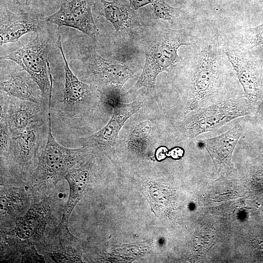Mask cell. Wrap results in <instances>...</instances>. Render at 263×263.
I'll use <instances>...</instances> for the list:
<instances>
[{
	"label": "cell",
	"mask_w": 263,
	"mask_h": 263,
	"mask_svg": "<svg viewBox=\"0 0 263 263\" xmlns=\"http://www.w3.org/2000/svg\"><path fill=\"white\" fill-rule=\"evenodd\" d=\"M97 8L99 15L112 23L116 33L127 34L140 28V23L129 4L98 0Z\"/></svg>",
	"instance_id": "9a60e30c"
},
{
	"label": "cell",
	"mask_w": 263,
	"mask_h": 263,
	"mask_svg": "<svg viewBox=\"0 0 263 263\" xmlns=\"http://www.w3.org/2000/svg\"><path fill=\"white\" fill-rule=\"evenodd\" d=\"M44 121L35 123L16 137H11L8 157L23 175L30 169L38 150Z\"/></svg>",
	"instance_id": "8fae6325"
},
{
	"label": "cell",
	"mask_w": 263,
	"mask_h": 263,
	"mask_svg": "<svg viewBox=\"0 0 263 263\" xmlns=\"http://www.w3.org/2000/svg\"><path fill=\"white\" fill-rule=\"evenodd\" d=\"M30 1V0H13L14 3L20 7L27 6Z\"/></svg>",
	"instance_id": "4316f807"
},
{
	"label": "cell",
	"mask_w": 263,
	"mask_h": 263,
	"mask_svg": "<svg viewBox=\"0 0 263 263\" xmlns=\"http://www.w3.org/2000/svg\"><path fill=\"white\" fill-rule=\"evenodd\" d=\"M224 53L235 71L242 85L244 96L255 104L261 95V76L256 58L249 51L240 46L225 42L222 46Z\"/></svg>",
	"instance_id": "9c48e42d"
},
{
	"label": "cell",
	"mask_w": 263,
	"mask_h": 263,
	"mask_svg": "<svg viewBox=\"0 0 263 263\" xmlns=\"http://www.w3.org/2000/svg\"><path fill=\"white\" fill-rule=\"evenodd\" d=\"M22 263H44V257L39 255L34 248L31 246L24 248L21 251Z\"/></svg>",
	"instance_id": "603a6c76"
},
{
	"label": "cell",
	"mask_w": 263,
	"mask_h": 263,
	"mask_svg": "<svg viewBox=\"0 0 263 263\" xmlns=\"http://www.w3.org/2000/svg\"><path fill=\"white\" fill-rule=\"evenodd\" d=\"M53 197L45 198L34 203L25 214L16 219L13 229L6 233L8 237L1 234L8 244L19 251L43 242L45 227L52 212Z\"/></svg>",
	"instance_id": "8992f818"
},
{
	"label": "cell",
	"mask_w": 263,
	"mask_h": 263,
	"mask_svg": "<svg viewBox=\"0 0 263 263\" xmlns=\"http://www.w3.org/2000/svg\"><path fill=\"white\" fill-rule=\"evenodd\" d=\"M152 5L155 16L159 19L170 21L178 14V9L171 6L165 0H155Z\"/></svg>",
	"instance_id": "7402d4cb"
},
{
	"label": "cell",
	"mask_w": 263,
	"mask_h": 263,
	"mask_svg": "<svg viewBox=\"0 0 263 263\" xmlns=\"http://www.w3.org/2000/svg\"><path fill=\"white\" fill-rule=\"evenodd\" d=\"M36 33V37L31 41L10 54L1 56L0 59L10 60L16 63L37 83L44 98H49L53 84L48 59L51 46L40 30Z\"/></svg>",
	"instance_id": "5b68a950"
},
{
	"label": "cell",
	"mask_w": 263,
	"mask_h": 263,
	"mask_svg": "<svg viewBox=\"0 0 263 263\" xmlns=\"http://www.w3.org/2000/svg\"><path fill=\"white\" fill-rule=\"evenodd\" d=\"M141 39L145 53V64L140 77L130 91L144 87L157 100L155 83L158 75L174 66L178 60V49L190 43L184 31L160 26L145 29L142 32Z\"/></svg>",
	"instance_id": "7a4b0ae2"
},
{
	"label": "cell",
	"mask_w": 263,
	"mask_h": 263,
	"mask_svg": "<svg viewBox=\"0 0 263 263\" xmlns=\"http://www.w3.org/2000/svg\"><path fill=\"white\" fill-rule=\"evenodd\" d=\"M258 115H261V116L263 115V98L261 103V104L260 105L259 107V109L258 110Z\"/></svg>",
	"instance_id": "83f0119b"
},
{
	"label": "cell",
	"mask_w": 263,
	"mask_h": 263,
	"mask_svg": "<svg viewBox=\"0 0 263 263\" xmlns=\"http://www.w3.org/2000/svg\"><path fill=\"white\" fill-rule=\"evenodd\" d=\"M154 131V124L146 120L136 125L129 134L127 141L128 147L135 150L146 149Z\"/></svg>",
	"instance_id": "ffe728a7"
},
{
	"label": "cell",
	"mask_w": 263,
	"mask_h": 263,
	"mask_svg": "<svg viewBox=\"0 0 263 263\" xmlns=\"http://www.w3.org/2000/svg\"><path fill=\"white\" fill-rule=\"evenodd\" d=\"M243 132L238 123L224 133L202 141L218 169L231 167L232 152Z\"/></svg>",
	"instance_id": "5bb4252c"
},
{
	"label": "cell",
	"mask_w": 263,
	"mask_h": 263,
	"mask_svg": "<svg viewBox=\"0 0 263 263\" xmlns=\"http://www.w3.org/2000/svg\"><path fill=\"white\" fill-rule=\"evenodd\" d=\"M43 21L37 16L16 14L5 9L1 14L0 45L18 41L24 35L39 30Z\"/></svg>",
	"instance_id": "4fadbf2b"
},
{
	"label": "cell",
	"mask_w": 263,
	"mask_h": 263,
	"mask_svg": "<svg viewBox=\"0 0 263 263\" xmlns=\"http://www.w3.org/2000/svg\"><path fill=\"white\" fill-rule=\"evenodd\" d=\"M168 150L165 147H160L155 152V155L157 160L160 161L165 159L167 156Z\"/></svg>",
	"instance_id": "484cf974"
},
{
	"label": "cell",
	"mask_w": 263,
	"mask_h": 263,
	"mask_svg": "<svg viewBox=\"0 0 263 263\" xmlns=\"http://www.w3.org/2000/svg\"><path fill=\"white\" fill-rule=\"evenodd\" d=\"M251 110V104L244 96L226 98L188 113L177 123L176 132L183 139H192L248 115Z\"/></svg>",
	"instance_id": "277c9868"
},
{
	"label": "cell",
	"mask_w": 263,
	"mask_h": 263,
	"mask_svg": "<svg viewBox=\"0 0 263 263\" xmlns=\"http://www.w3.org/2000/svg\"><path fill=\"white\" fill-rule=\"evenodd\" d=\"M92 0H64L59 9L45 19L58 28L67 26L78 30L92 39H97L99 29L92 12Z\"/></svg>",
	"instance_id": "30bf717a"
},
{
	"label": "cell",
	"mask_w": 263,
	"mask_h": 263,
	"mask_svg": "<svg viewBox=\"0 0 263 263\" xmlns=\"http://www.w3.org/2000/svg\"><path fill=\"white\" fill-rule=\"evenodd\" d=\"M90 177L89 164L88 162L78 169L70 170L64 178L68 182L70 193L65 205L62 219L58 225L61 229H68L69 219L74 208L83 196Z\"/></svg>",
	"instance_id": "ac0fdd59"
},
{
	"label": "cell",
	"mask_w": 263,
	"mask_h": 263,
	"mask_svg": "<svg viewBox=\"0 0 263 263\" xmlns=\"http://www.w3.org/2000/svg\"><path fill=\"white\" fill-rule=\"evenodd\" d=\"M15 99L8 101V123L12 137L17 136L32 124L44 121L41 104Z\"/></svg>",
	"instance_id": "2e32d148"
},
{
	"label": "cell",
	"mask_w": 263,
	"mask_h": 263,
	"mask_svg": "<svg viewBox=\"0 0 263 263\" xmlns=\"http://www.w3.org/2000/svg\"><path fill=\"white\" fill-rule=\"evenodd\" d=\"M144 100L137 98L130 103H124L123 100L113 102L110 107L113 113L107 124L94 134L80 139L83 147L96 148L107 155L115 151L116 139L121 129L126 121L142 106Z\"/></svg>",
	"instance_id": "ba28073f"
},
{
	"label": "cell",
	"mask_w": 263,
	"mask_h": 263,
	"mask_svg": "<svg viewBox=\"0 0 263 263\" xmlns=\"http://www.w3.org/2000/svg\"><path fill=\"white\" fill-rule=\"evenodd\" d=\"M223 53L217 31L201 39L193 58L185 115L222 100L218 96L222 94L225 84Z\"/></svg>",
	"instance_id": "6da1fadb"
},
{
	"label": "cell",
	"mask_w": 263,
	"mask_h": 263,
	"mask_svg": "<svg viewBox=\"0 0 263 263\" xmlns=\"http://www.w3.org/2000/svg\"><path fill=\"white\" fill-rule=\"evenodd\" d=\"M184 150L180 147H175L169 152L168 156H171L172 158L178 159L181 158L184 155Z\"/></svg>",
	"instance_id": "d4e9b609"
},
{
	"label": "cell",
	"mask_w": 263,
	"mask_h": 263,
	"mask_svg": "<svg viewBox=\"0 0 263 263\" xmlns=\"http://www.w3.org/2000/svg\"><path fill=\"white\" fill-rule=\"evenodd\" d=\"M51 105L49 102L47 141L38 157L37 167L29 178V188L34 198L45 197L83 159L90 148L69 149L56 140L52 133Z\"/></svg>",
	"instance_id": "3957f363"
},
{
	"label": "cell",
	"mask_w": 263,
	"mask_h": 263,
	"mask_svg": "<svg viewBox=\"0 0 263 263\" xmlns=\"http://www.w3.org/2000/svg\"><path fill=\"white\" fill-rule=\"evenodd\" d=\"M155 0H129V5L133 10H136L141 7L150 3H152Z\"/></svg>",
	"instance_id": "cb8c5ba5"
},
{
	"label": "cell",
	"mask_w": 263,
	"mask_h": 263,
	"mask_svg": "<svg viewBox=\"0 0 263 263\" xmlns=\"http://www.w3.org/2000/svg\"><path fill=\"white\" fill-rule=\"evenodd\" d=\"M56 46L59 49L64 63L65 84L63 99L61 101L67 110L75 111L90 103L98 96L95 89L91 85L80 81L71 70L65 57L59 34Z\"/></svg>",
	"instance_id": "7c38bea8"
},
{
	"label": "cell",
	"mask_w": 263,
	"mask_h": 263,
	"mask_svg": "<svg viewBox=\"0 0 263 263\" xmlns=\"http://www.w3.org/2000/svg\"><path fill=\"white\" fill-rule=\"evenodd\" d=\"M0 91L5 95L41 104L44 97L37 83L24 70L1 79Z\"/></svg>",
	"instance_id": "e0dca14e"
},
{
	"label": "cell",
	"mask_w": 263,
	"mask_h": 263,
	"mask_svg": "<svg viewBox=\"0 0 263 263\" xmlns=\"http://www.w3.org/2000/svg\"><path fill=\"white\" fill-rule=\"evenodd\" d=\"M80 59L86 77L98 91L112 89L121 90L133 75L127 65L113 63L102 57L91 46L81 48Z\"/></svg>",
	"instance_id": "52a82bcc"
},
{
	"label": "cell",
	"mask_w": 263,
	"mask_h": 263,
	"mask_svg": "<svg viewBox=\"0 0 263 263\" xmlns=\"http://www.w3.org/2000/svg\"><path fill=\"white\" fill-rule=\"evenodd\" d=\"M29 201V195L20 188L1 189L0 221L6 218H14L19 212L27 209Z\"/></svg>",
	"instance_id": "d6986e66"
},
{
	"label": "cell",
	"mask_w": 263,
	"mask_h": 263,
	"mask_svg": "<svg viewBox=\"0 0 263 263\" xmlns=\"http://www.w3.org/2000/svg\"><path fill=\"white\" fill-rule=\"evenodd\" d=\"M243 44L241 47L247 50L263 45V23L245 31Z\"/></svg>",
	"instance_id": "44dd1931"
}]
</instances>
